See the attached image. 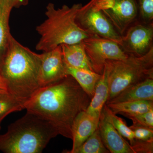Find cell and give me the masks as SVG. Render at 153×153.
<instances>
[{
  "label": "cell",
  "mask_w": 153,
  "mask_h": 153,
  "mask_svg": "<svg viewBox=\"0 0 153 153\" xmlns=\"http://www.w3.org/2000/svg\"><path fill=\"white\" fill-rule=\"evenodd\" d=\"M16 4L14 0H0V63L4 56L12 36L10 33L9 19Z\"/></svg>",
  "instance_id": "15"
},
{
  "label": "cell",
  "mask_w": 153,
  "mask_h": 153,
  "mask_svg": "<svg viewBox=\"0 0 153 153\" xmlns=\"http://www.w3.org/2000/svg\"><path fill=\"white\" fill-rule=\"evenodd\" d=\"M129 127L133 132L136 139L143 141L153 140V129L133 125Z\"/></svg>",
  "instance_id": "24"
},
{
  "label": "cell",
  "mask_w": 153,
  "mask_h": 153,
  "mask_svg": "<svg viewBox=\"0 0 153 153\" xmlns=\"http://www.w3.org/2000/svg\"><path fill=\"white\" fill-rule=\"evenodd\" d=\"M1 124H0V130H1ZM1 135V134H0Z\"/></svg>",
  "instance_id": "28"
},
{
  "label": "cell",
  "mask_w": 153,
  "mask_h": 153,
  "mask_svg": "<svg viewBox=\"0 0 153 153\" xmlns=\"http://www.w3.org/2000/svg\"><path fill=\"white\" fill-rule=\"evenodd\" d=\"M105 116L108 121L110 123L118 132L123 137L128 140L131 146L135 140L133 132L123 119L118 117L105 105L103 107Z\"/></svg>",
  "instance_id": "20"
},
{
  "label": "cell",
  "mask_w": 153,
  "mask_h": 153,
  "mask_svg": "<svg viewBox=\"0 0 153 153\" xmlns=\"http://www.w3.org/2000/svg\"><path fill=\"white\" fill-rule=\"evenodd\" d=\"M59 135L49 121L33 113L10 125L0 135V151L4 153H41L49 141Z\"/></svg>",
  "instance_id": "3"
},
{
  "label": "cell",
  "mask_w": 153,
  "mask_h": 153,
  "mask_svg": "<svg viewBox=\"0 0 153 153\" xmlns=\"http://www.w3.org/2000/svg\"><path fill=\"white\" fill-rule=\"evenodd\" d=\"M40 79L41 86L56 82L67 76L61 46L40 54Z\"/></svg>",
  "instance_id": "9"
},
{
  "label": "cell",
  "mask_w": 153,
  "mask_h": 153,
  "mask_svg": "<svg viewBox=\"0 0 153 153\" xmlns=\"http://www.w3.org/2000/svg\"><path fill=\"white\" fill-rule=\"evenodd\" d=\"M127 118L132 121L133 125L153 129V109L141 114L129 116Z\"/></svg>",
  "instance_id": "22"
},
{
  "label": "cell",
  "mask_w": 153,
  "mask_h": 153,
  "mask_svg": "<svg viewBox=\"0 0 153 153\" xmlns=\"http://www.w3.org/2000/svg\"><path fill=\"white\" fill-rule=\"evenodd\" d=\"M60 46L63 60L66 66L94 71L82 41L76 44H61Z\"/></svg>",
  "instance_id": "14"
},
{
  "label": "cell",
  "mask_w": 153,
  "mask_h": 153,
  "mask_svg": "<svg viewBox=\"0 0 153 153\" xmlns=\"http://www.w3.org/2000/svg\"><path fill=\"white\" fill-rule=\"evenodd\" d=\"M105 105L115 114H121L126 117L153 109V101L123 102Z\"/></svg>",
  "instance_id": "18"
},
{
  "label": "cell",
  "mask_w": 153,
  "mask_h": 153,
  "mask_svg": "<svg viewBox=\"0 0 153 153\" xmlns=\"http://www.w3.org/2000/svg\"><path fill=\"white\" fill-rule=\"evenodd\" d=\"M105 66L108 75L107 102L128 86L153 78V46L142 56L128 55L125 60H108Z\"/></svg>",
  "instance_id": "5"
},
{
  "label": "cell",
  "mask_w": 153,
  "mask_h": 153,
  "mask_svg": "<svg viewBox=\"0 0 153 153\" xmlns=\"http://www.w3.org/2000/svg\"><path fill=\"white\" fill-rule=\"evenodd\" d=\"M102 142L98 127L73 153H109Z\"/></svg>",
  "instance_id": "19"
},
{
  "label": "cell",
  "mask_w": 153,
  "mask_h": 153,
  "mask_svg": "<svg viewBox=\"0 0 153 153\" xmlns=\"http://www.w3.org/2000/svg\"><path fill=\"white\" fill-rule=\"evenodd\" d=\"M40 65V54L24 47L11 37L0 63V71L8 92L24 105L42 87Z\"/></svg>",
  "instance_id": "2"
},
{
  "label": "cell",
  "mask_w": 153,
  "mask_h": 153,
  "mask_svg": "<svg viewBox=\"0 0 153 153\" xmlns=\"http://www.w3.org/2000/svg\"><path fill=\"white\" fill-rule=\"evenodd\" d=\"M137 101H153V78L128 86L105 104Z\"/></svg>",
  "instance_id": "13"
},
{
  "label": "cell",
  "mask_w": 153,
  "mask_h": 153,
  "mask_svg": "<svg viewBox=\"0 0 153 153\" xmlns=\"http://www.w3.org/2000/svg\"><path fill=\"white\" fill-rule=\"evenodd\" d=\"M76 22L90 36L110 39L120 46L122 45V37L102 12L94 5L93 0L80 8L76 15Z\"/></svg>",
  "instance_id": "6"
},
{
  "label": "cell",
  "mask_w": 153,
  "mask_h": 153,
  "mask_svg": "<svg viewBox=\"0 0 153 153\" xmlns=\"http://www.w3.org/2000/svg\"><path fill=\"white\" fill-rule=\"evenodd\" d=\"M100 117L89 114L85 111L79 113L74 119L72 126V149L63 152L74 153L97 128Z\"/></svg>",
  "instance_id": "12"
},
{
  "label": "cell",
  "mask_w": 153,
  "mask_h": 153,
  "mask_svg": "<svg viewBox=\"0 0 153 153\" xmlns=\"http://www.w3.org/2000/svg\"><path fill=\"white\" fill-rule=\"evenodd\" d=\"M8 90L5 81L0 71V94L7 93Z\"/></svg>",
  "instance_id": "26"
},
{
  "label": "cell",
  "mask_w": 153,
  "mask_h": 153,
  "mask_svg": "<svg viewBox=\"0 0 153 153\" xmlns=\"http://www.w3.org/2000/svg\"><path fill=\"white\" fill-rule=\"evenodd\" d=\"M25 105L17 100L8 92L0 94V124L11 113L25 109Z\"/></svg>",
  "instance_id": "21"
},
{
  "label": "cell",
  "mask_w": 153,
  "mask_h": 153,
  "mask_svg": "<svg viewBox=\"0 0 153 153\" xmlns=\"http://www.w3.org/2000/svg\"><path fill=\"white\" fill-rule=\"evenodd\" d=\"M85 52L94 71L101 74L108 60H123L128 54L117 42L91 35L82 41Z\"/></svg>",
  "instance_id": "7"
},
{
  "label": "cell",
  "mask_w": 153,
  "mask_h": 153,
  "mask_svg": "<svg viewBox=\"0 0 153 153\" xmlns=\"http://www.w3.org/2000/svg\"><path fill=\"white\" fill-rule=\"evenodd\" d=\"M81 4L71 7L64 5L55 9L52 3L46 7L47 19L36 27L40 39L36 45L38 51L47 52L61 44H71L81 42L90 36L80 27L76 22L78 11Z\"/></svg>",
  "instance_id": "4"
},
{
  "label": "cell",
  "mask_w": 153,
  "mask_h": 153,
  "mask_svg": "<svg viewBox=\"0 0 153 153\" xmlns=\"http://www.w3.org/2000/svg\"><path fill=\"white\" fill-rule=\"evenodd\" d=\"M91 97L73 77L64 78L41 87L25 105L27 111L48 121L59 135L72 139V127L79 113L85 111Z\"/></svg>",
  "instance_id": "1"
},
{
  "label": "cell",
  "mask_w": 153,
  "mask_h": 153,
  "mask_svg": "<svg viewBox=\"0 0 153 153\" xmlns=\"http://www.w3.org/2000/svg\"><path fill=\"white\" fill-rule=\"evenodd\" d=\"M29 0H14L16 3V7H18L20 6L25 5L27 4Z\"/></svg>",
  "instance_id": "27"
},
{
  "label": "cell",
  "mask_w": 153,
  "mask_h": 153,
  "mask_svg": "<svg viewBox=\"0 0 153 153\" xmlns=\"http://www.w3.org/2000/svg\"><path fill=\"white\" fill-rule=\"evenodd\" d=\"M109 95L108 75L104 66L101 77L97 83L94 94L85 111L89 114L100 116L102 110L106 103Z\"/></svg>",
  "instance_id": "16"
},
{
  "label": "cell",
  "mask_w": 153,
  "mask_h": 153,
  "mask_svg": "<svg viewBox=\"0 0 153 153\" xmlns=\"http://www.w3.org/2000/svg\"><path fill=\"white\" fill-rule=\"evenodd\" d=\"M142 18L145 22H150L153 18V0H137Z\"/></svg>",
  "instance_id": "23"
},
{
  "label": "cell",
  "mask_w": 153,
  "mask_h": 153,
  "mask_svg": "<svg viewBox=\"0 0 153 153\" xmlns=\"http://www.w3.org/2000/svg\"><path fill=\"white\" fill-rule=\"evenodd\" d=\"M131 147L134 153H152L153 140L143 141L136 139Z\"/></svg>",
  "instance_id": "25"
},
{
  "label": "cell",
  "mask_w": 153,
  "mask_h": 153,
  "mask_svg": "<svg viewBox=\"0 0 153 153\" xmlns=\"http://www.w3.org/2000/svg\"><path fill=\"white\" fill-rule=\"evenodd\" d=\"M66 68L67 75L73 77L82 89L92 98L96 85L102 74L84 68H73L66 66Z\"/></svg>",
  "instance_id": "17"
},
{
  "label": "cell",
  "mask_w": 153,
  "mask_h": 153,
  "mask_svg": "<svg viewBox=\"0 0 153 153\" xmlns=\"http://www.w3.org/2000/svg\"><path fill=\"white\" fill-rule=\"evenodd\" d=\"M98 127L102 142L111 153H134L131 146L107 119L102 110Z\"/></svg>",
  "instance_id": "11"
},
{
  "label": "cell",
  "mask_w": 153,
  "mask_h": 153,
  "mask_svg": "<svg viewBox=\"0 0 153 153\" xmlns=\"http://www.w3.org/2000/svg\"><path fill=\"white\" fill-rule=\"evenodd\" d=\"M153 37L152 25H137L130 28L126 36L122 37V47L124 48L125 52L129 53L128 55L142 56L152 46Z\"/></svg>",
  "instance_id": "10"
},
{
  "label": "cell",
  "mask_w": 153,
  "mask_h": 153,
  "mask_svg": "<svg viewBox=\"0 0 153 153\" xmlns=\"http://www.w3.org/2000/svg\"><path fill=\"white\" fill-rule=\"evenodd\" d=\"M114 28L123 34L137 14V0H93Z\"/></svg>",
  "instance_id": "8"
}]
</instances>
